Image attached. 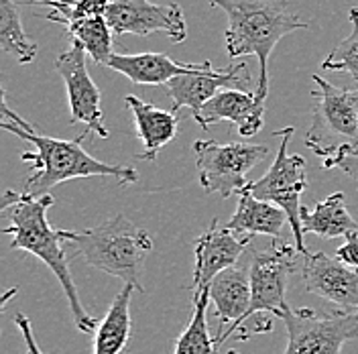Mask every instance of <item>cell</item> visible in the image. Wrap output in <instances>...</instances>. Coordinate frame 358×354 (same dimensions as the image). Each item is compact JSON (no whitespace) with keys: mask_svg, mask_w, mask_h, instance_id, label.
<instances>
[{"mask_svg":"<svg viewBox=\"0 0 358 354\" xmlns=\"http://www.w3.org/2000/svg\"><path fill=\"white\" fill-rule=\"evenodd\" d=\"M0 127L6 133H13L33 145V151H22L21 159L31 165V176L24 181V192L35 198L45 196L51 187L78 177H114L120 185H129L138 179L136 169L129 165H110L86 153L82 147V141L86 139L84 134L73 141H64L37 133L35 127H31L22 116L10 111L4 90Z\"/></svg>","mask_w":358,"mask_h":354,"instance_id":"1","label":"cell"},{"mask_svg":"<svg viewBox=\"0 0 358 354\" xmlns=\"http://www.w3.org/2000/svg\"><path fill=\"white\" fill-rule=\"evenodd\" d=\"M53 201L55 199L51 194L35 198L27 192L6 190L0 198V212L4 214L10 210V226L4 228V234H10V248L35 255L39 261H43L45 267H49V271L57 277L66 293L76 328L84 334H94L98 324L84 310L82 299L78 295L71 271L67 267L66 250L62 246V243H66L64 232L55 230L47 220V212Z\"/></svg>","mask_w":358,"mask_h":354,"instance_id":"2","label":"cell"},{"mask_svg":"<svg viewBox=\"0 0 358 354\" xmlns=\"http://www.w3.org/2000/svg\"><path fill=\"white\" fill-rule=\"evenodd\" d=\"M214 8H220L228 17L226 51L228 57L257 55L261 78L255 90L257 98L265 102L268 94V57L275 45L285 35L299 29H308L293 10L289 0H208Z\"/></svg>","mask_w":358,"mask_h":354,"instance_id":"3","label":"cell"},{"mask_svg":"<svg viewBox=\"0 0 358 354\" xmlns=\"http://www.w3.org/2000/svg\"><path fill=\"white\" fill-rule=\"evenodd\" d=\"M62 232L64 241L73 246L78 259L122 279L124 285H133L141 293L145 291L138 281V273L153 248V241L143 228L118 214L88 230Z\"/></svg>","mask_w":358,"mask_h":354,"instance_id":"4","label":"cell"},{"mask_svg":"<svg viewBox=\"0 0 358 354\" xmlns=\"http://www.w3.org/2000/svg\"><path fill=\"white\" fill-rule=\"evenodd\" d=\"M317 90L312 125L306 134V145L322 159L324 169H336L338 161L358 153V114L352 90L338 88L320 76L312 78Z\"/></svg>","mask_w":358,"mask_h":354,"instance_id":"5","label":"cell"},{"mask_svg":"<svg viewBox=\"0 0 358 354\" xmlns=\"http://www.w3.org/2000/svg\"><path fill=\"white\" fill-rule=\"evenodd\" d=\"M293 133H295L293 127L281 129L277 133V136H281V145H279L273 165L268 167L265 176L257 181H250L245 190L250 192L257 199L279 206L287 214L295 248L297 253L308 257L310 253L303 241V228H301V212H303L301 194L308 187V176H306V159L301 155L289 153V141Z\"/></svg>","mask_w":358,"mask_h":354,"instance_id":"6","label":"cell"},{"mask_svg":"<svg viewBox=\"0 0 358 354\" xmlns=\"http://www.w3.org/2000/svg\"><path fill=\"white\" fill-rule=\"evenodd\" d=\"M194 153L201 187L208 194H218L226 199L245 190L248 185L246 174L267 157L268 149L265 145L252 143L220 145L216 141L201 139L194 143Z\"/></svg>","mask_w":358,"mask_h":354,"instance_id":"7","label":"cell"},{"mask_svg":"<svg viewBox=\"0 0 358 354\" xmlns=\"http://www.w3.org/2000/svg\"><path fill=\"white\" fill-rule=\"evenodd\" d=\"M287 328L283 354H340L348 340L358 336V313H317L310 308L287 310L281 316Z\"/></svg>","mask_w":358,"mask_h":354,"instance_id":"8","label":"cell"},{"mask_svg":"<svg viewBox=\"0 0 358 354\" xmlns=\"http://www.w3.org/2000/svg\"><path fill=\"white\" fill-rule=\"evenodd\" d=\"M295 244L271 243L265 250L252 255L248 263L250 308L245 313L238 330L245 326L246 320H252L259 313H271L275 318H281L283 311L289 310L285 302V291L291 273L295 271Z\"/></svg>","mask_w":358,"mask_h":354,"instance_id":"9","label":"cell"},{"mask_svg":"<svg viewBox=\"0 0 358 354\" xmlns=\"http://www.w3.org/2000/svg\"><path fill=\"white\" fill-rule=\"evenodd\" d=\"M112 35L147 37L155 31L165 33L173 43H181L187 35L183 8L171 4H155L149 0H112L104 13Z\"/></svg>","mask_w":358,"mask_h":354,"instance_id":"10","label":"cell"},{"mask_svg":"<svg viewBox=\"0 0 358 354\" xmlns=\"http://www.w3.org/2000/svg\"><path fill=\"white\" fill-rule=\"evenodd\" d=\"M88 53L84 47L76 41L67 47L66 51L57 57L55 69L62 76L67 90L69 112H71V125H86L84 136L90 133L98 134L100 139H108V129L102 122V108H100V90L90 78L86 67Z\"/></svg>","mask_w":358,"mask_h":354,"instance_id":"11","label":"cell"},{"mask_svg":"<svg viewBox=\"0 0 358 354\" xmlns=\"http://www.w3.org/2000/svg\"><path fill=\"white\" fill-rule=\"evenodd\" d=\"M250 71L245 62L234 64L226 69H214L210 62H201L192 71H185L178 78H173L167 86H163L167 96L173 100V108H189L194 116H198L203 104L212 100L216 94H220L222 88L232 90L241 88L248 92L250 88Z\"/></svg>","mask_w":358,"mask_h":354,"instance_id":"12","label":"cell"},{"mask_svg":"<svg viewBox=\"0 0 358 354\" xmlns=\"http://www.w3.org/2000/svg\"><path fill=\"white\" fill-rule=\"evenodd\" d=\"M248 243L250 236L236 234L228 226H220V222L212 220L210 228L194 244V255H196L194 281H192L194 299H198L203 291H208L212 281L220 273L236 267Z\"/></svg>","mask_w":358,"mask_h":354,"instance_id":"13","label":"cell"},{"mask_svg":"<svg viewBox=\"0 0 358 354\" xmlns=\"http://www.w3.org/2000/svg\"><path fill=\"white\" fill-rule=\"evenodd\" d=\"M306 289L334 304L340 311L358 313V271L326 253H312L303 263Z\"/></svg>","mask_w":358,"mask_h":354,"instance_id":"14","label":"cell"},{"mask_svg":"<svg viewBox=\"0 0 358 354\" xmlns=\"http://www.w3.org/2000/svg\"><path fill=\"white\" fill-rule=\"evenodd\" d=\"M201 129H210L216 122H232L236 125L238 134L250 139L263 129V118H265V102L257 98L255 92L245 90H222L216 94L212 100L203 104L198 116Z\"/></svg>","mask_w":358,"mask_h":354,"instance_id":"15","label":"cell"},{"mask_svg":"<svg viewBox=\"0 0 358 354\" xmlns=\"http://www.w3.org/2000/svg\"><path fill=\"white\" fill-rule=\"evenodd\" d=\"M210 299L218 316L220 328L216 342L218 346L238 330L245 313L250 308V275L248 265L232 267L220 273L210 285Z\"/></svg>","mask_w":358,"mask_h":354,"instance_id":"16","label":"cell"},{"mask_svg":"<svg viewBox=\"0 0 358 354\" xmlns=\"http://www.w3.org/2000/svg\"><path fill=\"white\" fill-rule=\"evenodd\" d=\"M127 108L133 112L136 122V133L143 143L141 161H155L159 151L178 136L179 118L178 112L157 108L155 104L143 102L136 96L124 98Z\"/></svg>","mask_w":358,"mask_h":354,"instance_id":"17","label":"cell"},{"mask_svg":"<svg viewBox=\"0 0 358 354\" xmlns=\"http://www.w3.org/2000/svg\"><path fill=\"white\" fill-rule=\"evenodd\" d=\"M106 66L129 78L136 86H167L173 78L192 71L198 64H179L165 53H114Z\"/></svg>","mask_w":358,"mask_h":354,"instance_id":"18","label":"cell"},{"mask_svg":"<svg viewBox=\"0 0 358 354\" xmlns=\"http://www.w3.org/2000/svg\"><path fill=\"white\" fill-rule=\"evenodd\" d=\"M287 220V214L271 204L257 199L250 192L243 190L238 194V206L236 212L232 214V218L228 220V228L236 234H245V236H255V234H267L271 239H279L283 232V226Z\"/></svg>","mask_w":358,"mask_h":354,"instance_id":"19","label":"cell"},{"mask_svg":"<svg viewBox=\"0 0 358 354\" xmlns=\"http://www.w3.org/2000/svg\"><path fill=\"white\" fill-rule=\"evenodd\" d=\"M301 228L303 234H315L320 239H348L357 234L358 224L346 208V196L334 192L332 196L317 201L312 212L303 208L301 212Z\"/></svg>","mask_w":358,"mask_h":354,"instance_id":"20","label":"cell"},{"mask_svg":"<svg viewBox=\"0 0 358 354\" xmlns=\"http://www.w3.org/2000/svg\"><path fill=\"white\" fill-rule=\"evenodd\" d=\"M133 285H124L94 332V354H120L131 340Z\"/></svg>","mask_w":358,"mask_h":354,"instance_id":"21","label":"cell"},{"mask_svg":"<svg viewBox=\"0 0 358 354\" xmlns=\"http://www.w3.org/2000/svg\"><path fill=\"white\" fill-rule=\"evenodd\" d=\"M67 35L71 37V41L80 43L84 47V51L96 64L106 66L108 59L114 55L112 49V35L110 27L104 19V15H94V17H84L78 21L66 24Z\"/></svg>","mask_w":358,"mask_h":354,"instance_id":"22","label":"cell"},{"mask_svg":"<svg viewBox=\"0 0 358 354\" xmlns=\"http://www.w3.org/2000/svg\"><path fill=\"white\" fill-rule=\"evenodd\" d=\"M0 47L19 64H31L37 57V43L27 37L19 6L13 0H0Z\"/></svg>","mask_w":358,"mask_h":354,"instance_id":"23","label":"cell"},{"mask_svg":"<svg viewBox=\"0 0 358 354\" xmlns=\"http://www.w3.org/2000/svg\"><path fill=\"white\" fill-rule=\"evenodd\" d=\"M210 302V289L203 291L198 299H194L192 320L178 338L173 354H218V342L216 338H212L208 328Z\"/></svg>","mask_w":358,"mask_h":354,"instance_id":"24","label":"cell"},{"mask_svg":"<svg viewBox=\"0 0 358 354\" xmlns=\"http://www.w3.org/2000/svg\"><path fill=\"white\" fill-rule=\"evenodd\" d=\"M112 0H29L27 4H41L49 6L51 13L43 15L47 21L59 22V24H69V22L84 19V17H94V15H104Z\"/></svg>","mask_w":358,"mask_h":354,"instance_id":"25","label":"cell"},{"mask_svg":"<svg viewBox=\"0 0 358 354\" xmlns=\"http://www.w3.org/2000/svg\"><path fill=\"white\" fill-rule=\"evenodd\" d=\"M348 17L352 22V33L336 45L332 53L322 62V69L348 73L358 82V6L350 8Z\"/></svg>","mask_w":358,"mask_h":354,"instance_id":"26","label":"cell"},{"mask_svg":"<svg viewBox=\"0 0 358 354\" xmlns=\"http://www.w3.org/2000/svg\"><path fill=\"white\" fill-rule=\"evenodd\" d=\"M336 259L342 261L344 265L357 267L358 269V232L357 234H350L346 239V243L336 250Z\"/></svg>","mask_w":358,"mask_h":354,"instance_id":"27","label":"cell"},{"mask_svg":"<svg viewBox=\"0 0 358 354\" xmlns=\"http://www.w3.org/2000/svg\"><path fill=\"white\" fill-rule=\"evenodd\" d=\"M15 324H17V328L22 332L24 346H27V354H43L41 353V348H39V344H37V340H35V336H33V328H31L29 318H27L24 313H17Z\"/></svg>","mask_w":358,"mask_h":354,"instance_id":"28","label":"cell"},{"mask_svg":"<svg viewBox=\"0 0 358 354\" xmlns=\"http://www.w3.org/2000/svg\"><path fill=\"white\" fill-rule=\"evenodd\" d=\"M336 169H342L346 176H350L352 179H358V153L357 155H348L338 161Z\"/></svg>","mask_w":358,"mask_h":354,"instance_id":"29","label":"cell"},{"mask_svg":"<svg viewBox=\"0 0 358 354\" xmlns=\"http://www.w3.org/2000/svg\"><path fill=\"white\" fill-rule=\"evenodd\" d=\"M352 98H355V106H357V114H358V88L352 90Z\"/></svg>","mask_w":358,"mask_h":354,"instance_id":"30","label":"cell"},{"mask_svg":"<svg viewBox=\"0 0 358 354\" xmlns=\"http://www.w3.org/2000/svg\"><path fill=\"white\" fill-rule=\"evenodd\" d=\"M228 354H238V353H234V351H230V353H228Z\"/></svg>","mask_w":358,"mask_h":354,"instance_id":"31","label":"cell"}]
</instances>
